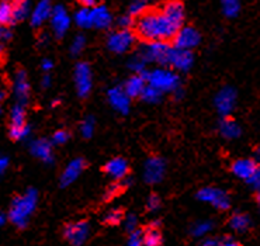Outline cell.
<instances>
[{
	"label": "cell",
	"mask_w": 260,
	"mask_h": 246,
	"mask_svg": "<svg viewBox=\"0 0 260 246\" xmlns=\"http://www.w3.org/2000/svg\"><path fill=\"white\" fill-rule=\"evenodd\" d=\"M182 27L175 24L172 20L159 10H149L138 17L135 23L137 36L146 42H166L173 40Z\"/></svg>",
	"instance_id": "obj_1"
},
{
	"label": "cell",
	"mask_w": 260,
	"mask_h": 246,
	"mask_svg": "<svg viewBox=\"0 0 260 246\" xmlns=\"http://www.w3.org/2000/svg\"><path fill=\"white\" fill-rule=\"evenodd\" d=\"M38 203V193L36 189H28L21 196L14 197L9 210V220L17 228H25L31 216L34 214Z\"/></svg>",
	"instance_id": "obj_2"
},
{
	"label": "cell",
	"mask_w": 260,
	"mask_h": 246,
	"mask_svg": "<svg viewBox=\"0 0 260 246\" xmlns=\"http://www.w3.org/2000/svg\"><path fill=\"white\" fill-rule=\"evenodd\" d=\"M142 76L146 79V83L153 86L155 89L160 90L162 93L173 91L180 89V78L177 76L175 71H170L166 68H156L152 71H145Z\"/></svg>",
	"instance_id": "obj_3"
},
{
	"label": "cell",
	"mask_w": 260,
	"mask_h": 246,
	"mask_svg": "<svg viewBox=\"0 0 260 246\" xmlns=\"http://www.w3.org/2000/svg\"><path fill=\"white\" fill-rule=\"evenodd\" d=\"M173 48L168 42H148L139 49L138 55L142 56L145 62H155L159 65L169 66Z\"/></svg>",
	"instance_id": "obj_4"
},
{
	"label": "cell",
	"mask_w": 260,
	"mask_h": 246,
	"mask_svg": "<svg viewBox=\"0 0 260 246\" xmlns=\"http://www.w3.org/2000/svg\"><path fill=\"white\" fill-rule=\"evenodd\" d=\"M197 198L211 204L212 207H215L217 210L225 211L231 207V198L230 196L221 190V189H215V187H204L197 193Z\"/></svg>",
	"instance_id": "obj_5"
},
{
	"label": "cell",
	"mask_w": 260,
	"mask_h": 246,
	"mask_svg": "<svg viewBox=\"0 0 260 246\" xmlns=\"http://www.w3.org/2000/svg\"><path fill=\"white\" fill-rule=\"evenodd\" d=\"M135 42V34L131 30H122L111 33L107 38V48L114 54H124Z\"/></svg>",
	"instance_id": "obj_6"
},
{
	"label": "cell",
	"mask_w": 260,
	"mask_h": 246,
	"mask_svg": "<svg viewBox=\"0 0 260 246\" xmlns=\"http://www.w3.org/2000/svg\"><path fill=\"white\" fill-rule=\"evenodd\" d=\"M63 238L73 246L83 245L89 236V224L86 221L69 222L63 227Z\"/></svg>",
	"instance_id": "obj_7"
},
{
	"label": "cell",
	"mask_w": 260,
	"mask_h": 246,
	"mask_svg": "<svg viewBox=\"0 0 260 246\" xmlns=\"http://www.w3.org/2000/svg\"><path fill=\"white\" fill-rule=\"evenodd\" d=\"M75 84L79 97L85 99L89 96L93 86V79H91L90 66L86 62H79L75 68Z\"/></svg>",
	"instance_id": "obj_8"
},
{
	"label": "cell",
	"mask_w": 260,
	"mask_h": 246,
	"mask_svg": "<svg viewBox=\"0 0 260 246\" xmlns=\"http://www.w3.org/2000/svg\"><path fill=\"white\" fill-rule=\"evenodd\" d=\"M166 172V163L159 156H151L144 166V179L149 184H156L164 179Z\"/></svg>",
	"instance_id": "obj_9"
},
{
	"label": "cell",
	"mask_w": 260,
	"mask_h": 246,
	"mask_svg": "<svg viewBox=\"0 0 260 246\" xmlns=\"http://www.w3.org/2000/svg\"><path fill=\"white\" fill-rule=\"evenodd\" d=\"M200 41H201V37H200V33L196 28H193V27H182L173 38V42H175L173 47L179 49L191 51L199 45Z\"/></svg>",
	"instance_id": "obj_10"
},
{
	"label": "cell",
	"mask_w": 260,
	"mask_h": 246,
	"mask_svg": "<svg viewBox=\"0 0 260 246\" xmlns=\"http://www.w3.org/2000/svg\"><path fill=\"white\" fill-rule=\"evenodd\" d=\"M236 104V91L234 87H222L215 96V107L222 117H230Z\"/></svg>",
	"instance_id": "obj_11"
},
{
	"label": "cell",
	"mask_w": 260,
	"mask_h": 246,
	"mask_svg": "<svg viewBox=\"0 0 260 246\" xmlns=\"http://www.w3.org/2000/svg\"><path fill=\"white\" fill-rule=\"evenodd\" d=\"M51 27L54 30L55 37L62 38L71 27V17L68 14L67 9L63 6H55L52 16H51Z\"/></svg>",
	"instance_id": "obj_12"
},
{
	"label": "cell",
	"mask_w": 260,
	"mask_h": 246,
	"mask_svg": "<svg viewBox=\"0 0 260 246\" xmlns=\"http://www.w3.org/2000/svg\"><path fill=\"white\" fill-rule=\"evenodd\" d=\"M54 12V6L51 3V0H40L36 6L32 7L31 12L30 21L32 27H41L44 23H47L48 20H51Z\"/></svg>",
	"instance_id": "obj_13"
},
{
	"label": "cell",
	"mask_w": 260,
	"mask_h": 246,
	"mask_svg": "<svg viewBox=\"0 0 260 246\" xmlns=\"http://www.w3.org/2000/svg\"><path fill=\"white\" fill-rule=\"evenodd\" d=\"M13 91H14V97L17 100L18 104H23L25 106L28 99H30V83H28V79H27V73L23 69H20L16 73V78H14V83H13Z\"/></svg>",
	"instance_id": "obj_14"
},
{
	"label": "cell",
	"mask_w": 260,
	"mask_h": 246,
	"mask_svg": "<svg viewBox=\"0 0 260 246\" xmlns=\"http://www.w3.org/2000/svg\"><path fill=\"white\" fill-rule=\"evenodd\" d=\"M86 168V161L83 158H76L71 162L68 163L67 168L63 169V172L61 174V186L68 187L72 184L73 181H76L79 176L82 174V172Z\"/></svg>",
	"instance_id": "obj_15"
},
{
	"label": "cell",
	"mask_w": 260,
	"mask_h": 246,
	"mask_svg": "<svg viewBox=\"0 0 260 246\" xmlns=\"http://www.w3.org/2000/svg\"><path fill=\"white\" fill-rule=\"evenodd\" d=\"M30 152L31 155L38 158L40 161H43L47 165L54 163V150H52V144L48 139H34L30 144Z\"/></svg>",
	"instance_id": "obj_16"
},
{
	"label": "cell",
	"mask_w": 260,
	"mask_h": 246,
	"mask_svg": "<svg viewBox=\"0 0 260 246\" xmlns=\"http://www.w3.org/2000/svg\"><path fill=\"white\" fill-rule=\"evenodd\" d=\"M107 97L111 104V107L114 108L115 111L121 113V114H127L129 111V102L131 99L128 96L124 87H113L107 91Z\"/></svg>",
	"instance_id": "obj_17"
},
{
	"label": "cell",
	"mask_w": 260,
	"mask_h": 246,
	"mask_svg": "<svg viewBox=\"0 0 260 246\" xmlns=\"http://www.w3.org/2000/svg\"><path fill=\"white\" fill-rule=\"evenodd\" d=\"M194 56L191 54V51H186V49L173 48L172 52V58H170L169 66H172L176 71L180 72H187L188 69L193 66Z\"/></svg>",
	"instance_id": "obj_18"
},
{
	"label": "cell",
	"mask_w": 260,
	"mask_h": 246,
	"mask_svg": "<svg viewBox=\"0 0 260 246\" xmlns=\"http://www.w3.org/2000/svg\"><path fill=\"white\" fill-rule=\"evenodd\" d=\"M257 162H254L253 159H249V158H242V159H236L235 162L232 163L231 170L232 173L235 174L238 179H242V180L248 181L253 173L257 169Z\"/></svg>",
	"instance_id": "obj_19"
},
{
	"label": "cell",
	"mask_w": 260,
	"mask_h": 246,
	"mask_svg": "<svg viewBox=\"0 0 260 246\" xmlns=\"http://www.w3.org/2000/svg\"><path fill=\"white\" fill-rule=\"evenodd\" d=\"M91 16V27L99 28V30H106L109 28L111 23H113V17L111 13L109 12V9L103 5H99L90 9Z\"/></svg>",
	"instance_id": "obj_20"
},
{
	"label": "cell",
	"mask_w": 260,
	"mask_h": 246,
	"mask_svg": "<svg viewBox=\"0 0 260 246\" xmlns=\"http://www.w3.org/2000/svg\"><path fill=\"white\" fill-rule=\"evenodd\" d=\"M104 172L115 180H122L127 177L129 166H128V162L124 158H113L111 161L106 163Z\"/></svg>",
	"instance_id": "obj_21"
},
{
	"label": "cell",
	"mask_w": 260,
	"mask_h": 246,
	"mask_svg": "<svg viewBox=\"0 0 260 246\" xmlns=\"http://www.w3.org/2000/svg\"><path fill=\"white\" fill-rule=\"evenodd\" d=\"M160 12L164 13L166 17L172 20L175 24L179 27H183V20H184V7L180 2L177 0H172L168 2L166 5L160 7Z\"/></svg>",
	"instance_id": "obj_22"
},
{
	"label": "cell",
	"mask_w": 260,
	"mask_h": 246,
	"mask_svg": "<svg viewBox=\"0 0 260 246\" xmlns=\"http://www.w3.org/2000/svg\"><path fill=\"white\" fill-rule=\"evenodd\" d=\"M148 86L146 79L142 75H134L128 79L125 84H124V90L127 93L129 99H135V97H141L142 93L145 90V87Z\"/></svg>",
	"instance_id": "obj_23"
},
{
	"label": "cell",
	"mask_w": 260,
	"mask_h": 246,
	"mask_svg": "<svg viewBox=\"0 0 260 246\" xmlns=\"http://www.w3.org/2000/svg\"><path fill=\"white\" fill-rule=\"evenodd\" d=\"M219 132L226 139H235L241 135V126L231 117H224L219 122Z\"/></svg>",
	"instance_id": "obj_24"
},
{
	"label": "cell",
	"mask_w": 260,
	"mask_h": 246,
	"mask_svg": "<svg viewBox=\"0 0 260 246\" xmlns=\"http://www.w3.org/2000/svg\"><path fill=\"white\" fill-rule=\"evenodd\" d=\"M13 6V21L20 23L31 16V2L30 0H12Z\"/></svg>",
	"instance_id": "obj_25"
},
{
	"label": "cell",
	"mask_w": 260,
	"mask_h": 246,
	"mask_svg": "<svg viewBox=\"0 0 260 246\" xmlns=\"http://www.w3.org/2000/svg\"><path fill=\"white\" fill-rule=\"evenodd\" d=\"M162 234L157 224H153L142 231V245L144 246H160L162 245Z\"/></svg>",
	"instance_id": "obj_26"
},
{
	"label": "cell",
	"mask_w": 260,
	"mask_h": 246,
	"mask_svg": "<svg viewBox=\"0 0 260 246\" xmlns=\"http://www.w3.org/2000/svg\"><path fill=\"white\" fill-rule=\"evenodd\" d=\"M231 229H234L235 232H245V231H248L249 227H250V218H249L248 214H243V212H235L234 216L231 217L230 221Z\"/></svg>",
	"instance_id": "obj_27"
},
{
	"label": "cell",
	"mask_w": 260,
	"mask_h": 246,
	"mask_svg": "<svg viewBox=\"0 0 260 246\" xmlns=\"http://www.w3.org/2000/svg\"><path fill=\"white\" fill-rule=\"evenodd\" d=\"M25 108L23 104L16 103L10 111V128H17V127L25 126Z\"/></svg>",
	"instance_id": "obj_28"
},
{
	"label": "cell",
	"mask_w": 260,
	"mask_h": 246,
	"mask_svg": "<svg viewBox=\"0 0 260 246\" xmlns=\"http://www.w3.org/2000/svg\"><path fill=\"white\" fill-rule=\"evenodd\" d=\"M13 6L12 0L0 2V27H7L13 24Z\"/></svg>",
	"instance_id": "obj_29"
},
{
	"label": "cell",
	"mask_w": 260,
	"mask_h": 246,
	"mask_svg": "<svg viewBox=\"0 0 260 246\" xmlns=\"http://www.w3.org/2000/svg\"><path fill=\"white\" fill-rule=\"evenodd\" d=\"M222 13L228 18H235L241 12V0H221Z\"/></svg>",
	"instance_id": "obj_30"
},
{
	"label": "cell",
	"mask_w": 260,
	"mask_h": 246,
	"mask_svg": "<svg viewBox=\"0 0 260 246\" xmlns=\"http://www.w3.org/2000/svg\"><path fill=\"white\" fill-rule=\"evenodd\" d=\"M75 23L80 28H89L91 27V16H90V9H80L78 12L75 13Z\"/></svg>",
	"instance_id": "obj_31"
},
{
	"label": "cell",
	"mask_w": 260,
	"mask_h": 246,
	"mask_svg": "<svg viewBox=\"0 0 260 246\" xmlns=\"http://www.w3.org/2000/svg\"><path fill=\"white\" fill-rule=\"evenodd\" d=\"M146 12H148V2L146 0H134L129 5V9H128V14L131 17H141Z\"/></svg>",
	"instance_id": "obj_32"
},
{
	"label": "cell",
	"mask_w": 260,
	"mask_h": 246,
	"mask_svg": "<svg viewBox=\"0 0 260 246\" xmlns=\"http://www.w3.org/2000/svg\"><path fill=\"white\" fill-rule=\"evenodd\" d=\"M9 134H10V137H12V139H14V141H24V139H27L30 137L31 128L28 124H25V126L17 127V128H10Z\"/></svg>",
	"instance_id": "obj_33"
},
{
	"label": "cell",
	"mask_w": 260,
	"mask_h": 246,
	"mask_svg": "<svg viewBox=\"0 0 260 246\" xmlns=\"http://www.w3.org/2000/svg\"><path fill=\"white\" fill-rule=\"evenodd\" d=\"M162 95H164L162 91L155 89V87L151 86V84H148V86L145 87V90H144V93H142L141 99H144L146 103H157L159 100H160Z\"/></svg>",
	"instance_id": "obj_34"
},
{
	"label": "cell",
	"mask_w": 260,
	"mask_h": 246,
	"mask_svg": "<svg viewBox=\"0 0 260 246\" xmlns=\"http://www.w3.org/2000/svg\"><path fill=\"white\" fill-rule=\"evenodd\" d=\"M122 220H124V212L117 208V210H111L106 214V217H104V224L110 225V227H114V225L121 224Z\"/></svg>",
	"instance_id": "obj_35"
},
{
	"label": "cell",
	"mask_w": 260,
	"mask_h": 246,
	"mask_svg": "<svg viewBox=\"0 0 260 246\" xmlns=\"http://www.w3.org/2000/svg\"><path fill=\"white\" fill-rule=\"evenodd\" d=\"M86 47V38L83 36H76L71 42V47H69V51L73 56H78L79 54H82V51L85 49Z\"/></svg>",
	"instance_id": "obj_36"
},
{
	"label": "cell",
	"mask_w": 260,
	"mask_h": 246,
	"mask_svg": "<svg viewBox=\"0 0 260 246\" xmlns=\"http://www.w3.org/2000/svg\"><path fill=\"white\" fill-rule=\"evenodd\" d=\"M128 65H129V68L135 72V75H142V73L145 72L146 62L145 59H144L142 56H139L138 54L129 59V64H128Z\"/></svg>",
	"instance_id": "obj_37"
},
{
	"label": "cell",
	"mask_w": 260,
	"mask_h": 246,
	"mask_svg": "<svg viewBox=\"0 0 260 246\" xmlns=\"http://www.w3.org/2000/svg\"><path fill=\"white\" fill-rule=\"evenodd\" d=\"M80 132H82V137L86 139L93 137V132H94V118L93 117L85 118V121L80 124Z\"/></svg>",
	"instance_id": "obj_38"
},
{
	"label": "cell",
	"mask_w": 260,
	"mask_h": 246,
	"mask_svg": "<svg viewBox=\"0 0 260 246\" xmlns=\"http://www.w3.org/2000/svg\"><path fill=\"white\" fill-rule=\"evenodd\" d=\"M71 138V135H69V132L67 130H58L56 132H54V135H52V144L55 145H63L67 144L68 141Z\"/></svg>",
	"instance_id": "obj_39"
},
{
	"label": "cell",
	"mask_w": 260,
	"mask_h": 246,
	"mask_svg": "<svg viewBox=\"0 0 260 246\" xmlns=\"http://www.w3.org/2000/svg\"><path fill=\"white\" fill-rule=\"evenodd\" d=\"M127 246H144L142 245V231H133L129 235Z\"/></svg>",
	"instance_id": "obj_40"
},
{
	"label": "cell",
	"mask_w": 260,
	"mask_h": 246,
	"mask_svg": "<svg viewBox=\"0 0 260 246\" xmlns=\"http://www.w3.org/2000/svg\"><path fill=\"white\" fill-rule=\"evenodd\" d=\"M160 207V198L157 197L156 194H152V196H149V198H148V201H146V208L149 211H155L157 210Z\"/></svg>",
	"instance_id": "obj_41"
},
{
	"label": "cell",
	"mask_w": 260,
	"mask_h": 246,
	"mask_svg": "<svg viewBox=\"0 0 260 246\" xmlns=\"http://www.w3.org/2000/svg\"><path fill=\"white\" fill-rule=\"evenodd\" d=\"M248 183L253 187L256 192H260V165L257 166V169H256V172L253 173V176L249 179Z\"/></svg>",
	"instance_id": "obj_42"
},
{
	"label": "cell",
	"mask_w": 260,
	"mask_h": 246,
	"mask_svg": "<svg viewBox=\"0 0 260 246\" xmlns=\"http://www.w3.org/2000/svg\"><path fill=\"white\" fill-rule=\"evenodd\" d=\"M134 24V20L133 17L128 14V16H122L120 20H118V25L121 27L122 30H129V27Z\"/></svg>",
	"instance_id": "obj_43"
},
{
	"label": "cell",
	"mask_w": 260,
	"mask_h": 246,
	"mask_svg": "<svg viewBox=\"0 0 260 246\" xmlns=\"http://www.w3.org/2000/svg\"><path fill=\"white\" fill-rule=\"evenodd\" d=\"M122 184H113V186H110V189L107 190V193H106V196H104V198L106 200H110V198L115 197L118 193H120V190H121Z\"/></svg>",
	"instance_id": "obj_44"
},
{
	"label": "cell",
	"mask_w": 260,
	"mask_h": 246,
	"mask_svg": "<svg viewBox=\"0 0 260 246\" xmlns=\"http://www.w3.org/2000/svg\"><path fill=\"white\" fill-rule=\"evenodd\" d=\"M210 228H211V224H210V222H203V224H199V225L194 228V232H196V235H203L206 234V232H208Z\"/></svg>",
	"instance_id": "obj_45"
},
{
	"label": "cell",
	"mask_w": 260,
	"mask_h": 246,
	"mask_svg": "<svg viewBox=\"0 0 260 246\" xmlns=\"http://www.w3.org/2000/svg\"><path fill=\"white\" fill-rule=\"evenodd\" d=\"M218 246H239V243L234 238L225 236L222 239H218Z\"/></svg>",
	"instance_id": "obj_46"
},
{
	"label": "cell",
	"mask_w": 260,
	"mask_h": 246,
	"mask_svg": "<svg viewBox=\"0 0 260 246\" xmlns=\"http://www.w3.org/2000/svg\"><path fill=\"white\" fill-rule=\"evenodd\" d=\"M9 163H10V161H9L7 156H0V176H3V174L6 173Z\"/></svg>",
	"instance_id": "obj_47"
},
{
	"label": "cell",
	"mask_w": 260,
	"mask_h": 246,
	"mask_svg": "<svg viewBox=\"0 0 260 246\" xmlns=\"http://www.w3.org/2000/svg\"><path fill=\"white\" fill-rule=\"evenodd\" d=\"M10 38H12V33L7 30L6 27H0V42L6 44Z\"/></svg>",
	"instance_id": "obj_48"
},
{
	"label": "cell",
	"mask_w": 260,
	"mask_h": 246,
	"mask_svg": "<svg viewBox=\"0 0 260 246\" xmlns=\"http://www.w3.org/2000/svg\"><path fill=\"white\" fill-rule=\"evenodd\" d=\"M41 68H43L44 72L48 73L54 68V62H52V59H49V58H44L43 62H41Z\"/></svg>",
	"instance_id": "obj_49"
},
{
	"label": "cell",
	"mask_w": 260,
	"mask_h": 246,
	"mask_svg": "<svg viewBox=\"0 0 260 246\" xmlns=\"http://www.w3.org/2000/svg\"><path fill=\"white\" fill-rule=\"evenodd\" d=\"M51 83H52V79H51V76H49L48 73H45L43 76V79H41V87H43V89H48L49 86H51Z\"/></svg>",
	"instance_id": "obj_50"
},
{
	"label": "cell",
	"mask_w": 260,
	"mask_h": 246,
	"mask_svg": "<svg viewBox=\"0 0 260 246\" xmlns=\"http://www.w3.org/2000/svg\"><path fill=\"white\" fill-rule=\"evenodd\" d=\"M127 222H128V224H127L128 229H129L131 232H133V231H135V225H137V218H135L134 216L127 217Z\"/></svg>",
	"instance_id": "obj_51"
},
{
	"label": "cell",
	"mask_w": 260,
	"mask_h": 246,
	"mask_svg": "<svg viewBox=\"0 0 260 246\" xmlns=\"http://www.w3.org/2000/svg\"><path fill=\"white\" fill-rule=\"evenodd\" d=\"M79 2H80L82 7H85V9H93L96 6V0H79Z\"/></svg>",
	"instance_id": "obj_52"
},
{
	"label": "cell",
	"mask_w": 260,
	"mask_h": 246,
	"mask_svg": "<svg viewBox=\"0 0 260 246\" xmlns=\"http://www.w3.org/2000/svg\"><path fill=\"white\" fill-rule=\"evenodd\" d=\"M203 246H218V239H206L203 242Z\"/></svg>",
	"instance_id": "obj_53"
},
{
	"label": "cell",
	"mask_w": 260,
	"mask_h": 246,
	"mask_svg": "<svg viewBox=\"0 0 260 246\" xmlns=\"http://www.w3.org/2000/svg\"><path fill=\"white\" fill-rule=\"evenodd\" d=\"M5 99H6V91L0 89V114H2V108H3V103H5Z\"/></svg>",
	"instance_id": "obj_54"
},
{
	"label": "cell",
	"mask_w": 260,
	"mask_h": 246,
	"mask_svg": "<svg viewBox=\"0 0 260 246\" xmlns=\"http://www.w3.org/2000/svg\"><path fill=\"white\" fill-rule=\"evenodd\" d=\"M7 217H9V216H6L5 212H2V211H0V228H2V227H3V225L6 224Z\"/></svg>",
	"instance_id": "obj_55"
},
{
	"label": "cell",
	"mask_w": 260,
	"mask_h": 246,
	"mask_svg": "<svg viewBox=\"0 0 260 246\" xmlns=\"http://www.w3.org/2000/svg\"><path fill=\"white\" fill-rule=\"evenodd\" d=\"M5 52V42H0V55H3Z\"/></svg>",
	"instance_id": "obj_56"
},
{
	"label": "cell",
	"mask_w": 260,
	"mask_h": 246,
	"mask_svg": "<svg viewBox=\"0 0 260 246\" xmlns=\"http://www.w3.org/2000/svg\"><path fill=\"white\" fill-rule=\"evenodd\" d=\"M256 200H257V205H259V208H260V192H257V196H256Z\"/></svg>",
	"instance_id": "obj_57"
},
{
	"label": "cell",
	"mask_w": 260,
	"mask_h": 246,
	"mask_svg": "<svg viewBox=\"0 0 260 246\" xmlns=\"http://www.w3.org/2000/svg\"><path fill=\"white\" fill-rule=\"evenodd\" d=\"M256 156H257V158H259V159H260V146H259V148H257V149H256Z\"/></svg>",
	"instance_id": "obj_58"
}]
</instances>
